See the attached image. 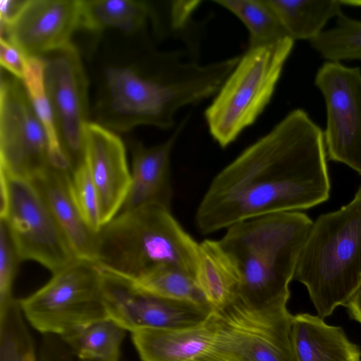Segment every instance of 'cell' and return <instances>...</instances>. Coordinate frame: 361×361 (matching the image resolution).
<instances>
[{
	"label": "cell",
	"mask_w": 361,
	"mask_h": 361,
	"mask_svg": "<svg viewBox=\"0 0 361 361\" xmlns=\"http://www.w3.org/2000/svg\"><path fill=\"white\" fill-rule=\"evenodd\" d=\"M85 163L95 186L102 225L114 218L128 195L131 173L121 139L93 121L84 128Z\"/></svg>",
	"instance_id": "9a60e30c"
},
{
	"label": "cell",
	"mask_w": 361,
	"mask_h": 361,
	"mask_svg": "<svg viewBox=\"0 0 361 361\" xmlns=\"http://www.w3.org/2000/svg\"><path fill=\"white\" fill-rule=\"evenodd\" d=\"M290 339L295 361H361L360 347L317 315H293Z\"/></svg>",
	"instance_id": "d6986e66"
},
{
	"label": "cell",
	"mask_w": 361,
	"mask_h": 361,
	"mask_svg": "<svg viewBox=\"0 0 361 361\" xmlns=\"http://www.w3.org/2000/svg\"><path fill=\"white\" fill-rule=\"evenodd\" d=\"M267 1L294 41L315 38L331 18L342 13L339 0Z\"/></svg>",
	"instance_id": "603a6c76"
},
{
	"label": "cell",
	"mask_w": 361,
	"mask_h": 361,
	"mask_svg": "<svg viewBox=\"0 0 361 361\" xmlns=\"http://www.w3.org/2000/svg\"><path fill=\"white\" fill-rule=\"evenodd\" d=\"M341 5L361 6L360 0H339Z\"/></svg>",
	"instance_id": "e575fe53"
},
{
	"label": "cell",
	"mask_w": 361,
	"mask_h": 361,
	"mask_svg": "<svg viewBox=\"0 0 361 361\" xmlns=\"http://www.w3.org/2000/svg\"><path fill=\"white\" fill-rule=\"evenodd\" d=\"M23 82L37 117L47 133L50 160L54 167L71 171L61 149L50 104L44 84V62L39 57H27Z\"/></svg>",
	"instance_id": "484cf974"
},
{
	"label": "cell",
	"mask_w": 361,
	"mask_h": 361,
	"mask_svg": "<svg viewBox=\"0 0 361 361\" xmlns=\"http://www.w3.org/2000/svg\"><path fill=\"white\" fill-rule=\"evenodd\" d=\"M327 160L324 131L305 110L291 111L213 178L196 211L198 230L209 234L327 201Z\"/></svg>",
	"instance_id": "6da1fadb"
},
{
	"label": "cell",
	"mask_w": 361,
	"mask_h": 361,
	"mask_svg": "<svg viewBox=\"0 0 361 361\" xmlns=\"http://www.w3.org/2000/svg\"><path fill=\"white\" fill-rule=\"evenodd\" d=\"M198 262L199 243L160 205L118 213L97 233L94 262L121 277L170 267L195 279Z\"/></svg>",
	"instance_id": "277c9868"
},
{
	"label": "cell",
	"mask_w": 361,
	"mask_h": 361,
	"mask_svg": "<svg viewBox=\"0 0 361 361\" xmlns=\"http://www.w3.org/2000/svg\"><path fill=\"white\" fill-rule=\"evenodd\" d=\"M213 2L234 14L245 25L249 32L248 49L271 44L289 37L267 0H215Z\"/></svg>",
	"instance_id": "cb8c5ba5"
},
{
	"label": "cell",
	"mask_w": 361,
	"mask_h": 361,
	"mask_svg": "<svg viewBox=\"0 0 361 361\" xmlns=\"http://www.w3.org/2000/svg\"><path fill=\"white\" fill-rule=\"evenodd\" d=\"M71 173L51 166L30 180L49 207L75 257L94 262L97 233L88 226L77 206Z\"/></svg>",
	"instance_id": "ac0fdd59"
},
{
	"label": "cell",
	"mask_w": 361,
	"mask_h": 361,
	"mask_svg": "<svg viewBox=\"0 0 361 361\" xmlns=\"http://www.w3.org/2000/svg\"><path fill=\"white\" fill-rule=\"evenodd\" d=\"M51 166L47 135L23 81L1 68L0 169L30 180Z\"/></svg>",
	"instance_id": "30bf717a"
},
{
	"label": "cell",
	"mask_w": 361,
	"mask_h": 361,
	"mask_svg": "<svg viewBox=\"0 0 361 361\" xmlns=\"http://www.w3.org/2000/svg\"><path fill=\"white\" fill-rule=\"evenodd\" d=\"M39 361H75L69 348L59 337L45 336L39 345Z\"/></svg>",
	"instance_id": "1f68e13d"
},
{
	"label": "cell",
	"mask_w": 361,
	"mask_h": 361,
	"mask_svg": "<svg viewBox=\"0 0 361 361\" xmlns=\"http://www.w3.org/2000/svg\"><path fill=\"white\" fill-rule=\"evenodd\" d=\"M18 300L0 312V361H39Z\"/></svg>",
	"instance_id": "83f0119b"
},
{
	"label": "cell",
	"mask_w": 361,
	"mask_h": 361,
	"mask_svg": "<svg viewBox=\"0 0 361 361\" xmlns=\"http://www.w3.org/2000/svg\"><path fill=\"white\" fill-rule=\"evenodd\" d=\"M226 347L247 361H295L290 339L292 314L255 310L239 298L218 309Z\"/></svg>",
	"instance_id": "4fadbf2b"
},
{
	"label": "cell",
	"mask_w": 361,
	"mask_h": 361,
	"mask_svg": "<svg viewBox=\"0 0 361 361\" xmlns=\"http://www.w3.org/2000/svg\"><path fill=\"white\" fill-rule=\"evenodd\" d=\"M103 56L95 74L93 122L125 133L138 126L167 130L178 111L216 94L240 56L201 64L182 49L161 51L146 30Z\"/></svg>",
	"instance_id": "7a4b0ae2"
},
{
	"label": "cell",
	"mask_w": 361,
	"mask_h": 361,
	"mask_svg": "<svg viewBox=\"0 0 361 361\" xmlns=\"http://www.w3.org/2000/svg\"><path fill=\"white\" fill-rule=\"evenodd\" d=\"M80 26L100 32L117 30L127 35L146 28L149 18L154 16L149 2L140 0H79Z\"/></svg>",
	"instance_id": "ffe728a7"
},
{
	"label": "cell",
	"mask_w": 361,
	"mask_h": 361,
	"mask_svg": "<svg viewBox=\"0 0 361 361\" xmlns=\"http://www.w3.org/2000/svg\"><path fill=\"white\" fill-rule=\"evenodd\" d=\"M351 319L361 324V285L344 306Z\"/></svg>",
	"instance_id": "836d02e7"
},
{
	"label": "cell",
	"mask_w": 361,
	"mask_h": 361,
	"mask_svg": "<svg viewBox=\"0 0 361 361\" xmlns=\"http://www.w3.org/2000/svg\"><path fill=\"white\" fill-rule=\"evenodd\" d=\"M293 279L307 288L322 319L345 306L361 285V184L339 209L313 222Z\"/></svg>",
	"instance_id": "5b68a950"
},
{
	"label": "cell",
	"mask_w": 361,
	"mask_h": 361,
	"mask_svg": "<svg viewBox=\"0 0 361 361\" xmlns=\"http://www.w3.org/2000/svg\"><path fill=\"white\" fill-rule=\"evenodd\" d=\"M71 185L84 220L94 232L98 233L102 226L99 199L85 163L71 173Z\"/></svg>",
	"instance_id": "f1b7e54d"
},
{
	"label": "cell",
	"mask_w": 361,
	"mask_h": 361,
	"mask_svg": "<svg viewBox=\"0 0 361 361\" xmlns=\"http://www.w3.org/2000/svg\"><path fill=\"white\" fill-rule=\"evenodd\" d=\"M20 262L5 223L0 220V312L16 300L13 286Z\"/></svg>",
	"instance_id": "f546056e"
},
{
	"label": "cell",
	"mask_w": 361,
	"mask_h": 361,
	"mask_svg": "<svg viewBox=\"0 0 361 361\" xmlns=\"http://www.w3.org/2000/svg\"><path fill=\"white\" fill-rule=\"evenodd\" d=\"M25 2V0H1V26H4L9 23L20 11Z\"/></svg>",
	"instance_id": "d6a6232c"
},
{
	"label": "cell",
	"mask_w": 361,
	"mask_h": 361,
	"mask_svg": "<svg viewBox=\"0 0 361 361\" xmlns=\"http://www.w3.org/2000/svg\"><path fill=\"white\" fill-rule=\"evenodd\" d=\"M27 57L8 40L0 38V63L1 68L23 80Z\"/></svg>",
	"instance_id": "4dcf8cb0"
},
{
	"label": "cell",
	"mask_w": 361,
	"mask_h": 361,
	"mask_svg": "<svg viewBox=\"0 0 361 361\" xmlns=\"http://www.w3.org/2000/svg\"><path fill=\"white\" fill-rule=\"evenodd\" d=\"M312 220L299 211L238 222L219 240L239 277V299L260 311L287 309L289 284Z\"/></svg>",
	"instance_id": "3957f363"
},
{
	"label": "cell",
	"mask_w": 361,
	"mask_h": 361,
	"mask_svg": "<svg viewBox=\"0 0 361 361\" xmlns=\"http://www.w3.org/2000/svg\"><path fill=\"white\" fill-rule=\"evenodd\" d=\"M122 278L140 290L158 297L211 307L196 279L173 267H161L135 278Z\"/></svg>",
	"instance_id": "d4e9b609"
},
{
	"label": "cell",
	"mask_w": 361,
	"mask_h": 361,
	"mask_svg": "<svg viewBox=\"0 0 361 361\" xmlns=\"http://www.w3.org/2000/svg\"><path fill=\"white\" fill-rule=\"evenodd\" d=\"M79 26V0H25L15 18L1 26V37L26 57H41L71 43Z\"/></svg>",
	"instance_id": "5bb4252c"
},
{
	"label": "cell",
	"mask_w": 361,
	"mask_h": 361,
	"mask_svg": "<svg viewBox=\"0 0 361 361\" xmlns=\"http://www.w3.org/2000/svg\"><path fill=\"white\" fill-rule=\"evenodd\" d=\"M39 58L58 138L72 172L85 164L84 128L91 116L88 78L72 42Z\"/></svg>",
	"instance_id": "9c48e42d"
},
{
	"label": "cell",
	"mask_w": 361,
	"mask_h": 361,
	"mask_svg": "<svg viewBox=\"0 0 361 361\" xmlns=\"http://www.w3.org/2000/svg\"><path fill=\"white\" fill-rule=\"evenodd\" d=\"M219 314L213 309L202 322L178 329H142L131 332L142 361H201L216 349Z\"/></svg>",
	"instance_id": "e0dca14e"
},
{
	"label": "cell",
	"mask_w": 361,
	"mask_h": 361,
	"mask_svg": "<svg viewBox=\"0 0 361 361\" xmlns=\"http://www.w3.org/2000/svg\"><path fill=\"white\" fill-rule=\"evenodd\" d=\"M94 262L75 259L30 295L18 299L27 322L44 335L61 337L84 324L109 318Z\"/></svg>",
	"instance_id": "52a82bcc"
},
{
	"label": "cell",
	"mask_w": 361,
	"mask_h": 361,
	"mask_svg": "<svg viewBox=\"0 0 361 361\" xmlns=\"http://www.w3.org/2000/svg\"><path fill=\"white\" fill-rule=\"evenodd\" d=\"M310 44L329 61H361V21L342 13L334 27L323 30Z\"/></svg>",
	"instance_id": "4316f807"
},
{
	"label": "cell",
	"mask_w": 361,
	"mask_h": 361,
	"mask_svg": "<svg viewBox=\"0 0 361 361\" xmlns=\"http://www.w3.org/2000/svg\"><path fill=\"white\" fill-rule=\"evenodd\" d=\"M188 117L179 124L165 142L145 147L140 141L128 139L132 154L131 183L128 195L118 213L133 211L149 204L171 209L172 187L170 178L171 154Z\"/></svg>",
	"instance_id": "2e32d148"
},
{
	"label": "cell",
	"mask_w": 361,
	"mask_h": 361,
	"mask_svg": "<svg viewBox=\"0 0 361 361\" xmlns=\"http://www.w3.org/2000/svg\"><path fill=\"white\" fill-rule=\"evenodd\" d=\"M294 40L248 49L204 111L209 132L224 148L253 124L269 103Z\"/></svg>",
	"instance_id": "8992f818"
},
{
	"label": "cell",
	"mask_w": 361,
	"mask_h": 361,
	"mask_svg": "<svg viewBox=\"0 0 361 361\" xmlns=\"http://www.w3.org/2000/svg\"><path fill=\"white\" fill-rule=\"evenodd\" d=\"M101 270L103 298L109 317L130 333L142 329L191 326L204 320L213 310L209 306L147 293L126 279Z\"/></svg>",
	"instance_id": "7c38bea8"
},
{
	"label": "cell",
	"mask_w": 361,
	"mask_h": 361,
	"mask_svg": "<svg viewBox=\"0 0 361 361\" xmlns=\"http://www.w3.org/2000/svg\"><path fill=\"white\" fill-rule=\"evenodd\" d=\"M0 220L20 262H37L52 274L76 259L40 194L28 179L0 169Z\"/></svg>",
	"instance_id": "ba28073f"
},
{
	"label": "cell",
	"mask_w": 361,
	"mask_h": 361,
	"mask_svg": "<svg viewBox=\"0 0 361 361\" xmlns=\"http://www.w3.org/2000/svg\"><path fill=\"white\" fill-rule=\"evenodd\" d=\"M314 83L325 100L324 140L327 159L345 164L361 176V70L326 61Z\"/></svg>",
	"instance_id": "8fae6325"
},
{
	"label": "cell",
	"mask_w": 361,
	"mask_h": 361,
	"mask_svg": "<svg viewBox=\"0 0 361 361\" xmlns=\"http://www.w3.org/2000/svg\"><path fill=\"white\" fill-rule=\"evenodd\" d=\"M197 283L213 309H221L238 297V272L218 240L199 243Z\"/></svg>",
	"instance_id": "44dd1931"
},
{
	"label": "cell",
	"mask_w": 361,
	"mask_h": 361,
	"mask_svg": "<svg viewBox=\"0 0 361 361\" xmlns=\"http://www.w3.org/2000/svg\"><path fill=\"white\" fill-rule=\"evenodd\" d=\"M126 330L111 318L80 326L61 336L81 361H119Z\"/></svg>",
	"instance_id": "7402d4cb"
}]
</instances>
